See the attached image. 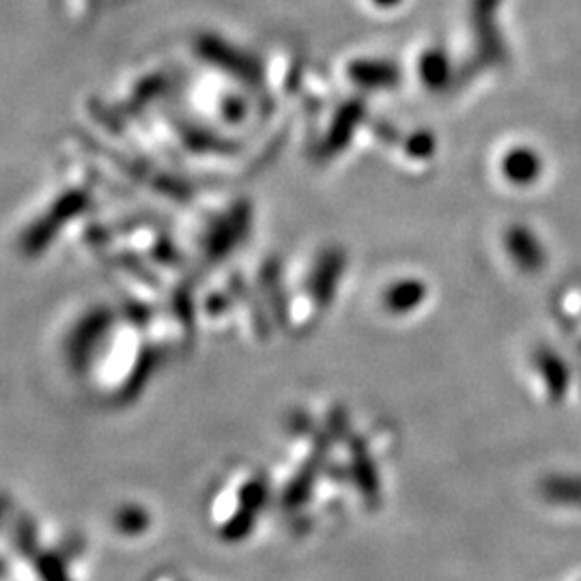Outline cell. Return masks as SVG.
Listing matches in <instances>:
<instances>
[{
	"mask_svg": "<svg viewBox=\"0 0 581 581\" xmlns=\"http://www.w3.org/2000/svg\"><path fill=\"white\" fill-rule=\"evenodd\" d=\"M542 369H545V377H547V384L551 386L553 392H562L564 386V366L560 364V360L556 355H547V360L542 362Z\"/></svg>",
	"mask_w": 581,
	"mask_h": 581,
	"instance_id": "obj_5",
	"label": "cell"
},
{
	"mask_svg": "<svg viewBox=\"0 0 581 581\" xmlns=\"http://www.w3.org/2000/svg\"><path fill=\"white\" fill-rule=\"evenodd\" d=\"M380 4H394V2H398V0H377Z\"/></svg>",
	"mask_w": 581,
	"mask_h": 581,
	"instance_id": "obj_6",
	"label": "cell"
},
{
	"mask_svg": "<svg viewBox=\"0 0 581 581\" xmlns=\"http://www.w3.org/2000/svg\"><path fill=\"white\" fill-rule=\"evenodd\" d=\"M504 177L515 186H530L540 179L542 160L530 146H515L502 160Z\"/></svg>",
	"mask_w": 581,
	"mask_h": 581,
	"instance_id": "obj_1",
	"label": "cell"
},
{
	"mask_svg": "<svg viewBox=\"0 0 581 581\" xmlns=\"http://www.w3.org/2000/svg\"><path fill=\"white\" fill-rule=\"evenodd\" d=\"M506 245L513 259L524 270L536 272L545 265V250L536 240V235H533V231H528L526 227H513L506 235Z\"/></svg>",
	"mask_w": 581,
	"mask_h": 581,
	"instance_id": "obj_2",
	"label": "cell"
},
{
	"mask_svg": "<svg viewBox=\"0 0 581 581\" xmlns=\"http://www.w3.org/2000/svg\"><path fill=\"white\" fill-rule=\"evenodd\" d=\"M450 74V63L441 52H431L423 61V76L429 87H441Z\"/></svg>",
	"mask_w": 581,
	"mask_h": 581,
	"instance_id": "obj_4",
	"label": "cell"
},
{
	"mask_svg": "<svg viewBox=\"0 0 581 581\" xmlns=\"http://www.w3.org/2000/svg\"><path fill=\"white\" fill-rule=\"evenodd\" d=\"M425 297V289L418 283H403V285H394L390 293H387V306L392 308V313H407L409 308L418 306Z\"/></svg>",
	"mask_w": 581,
	"mask_h": 581,
	"instance_id": "obj_3",
	"label": "cell"
}]
</instances>
